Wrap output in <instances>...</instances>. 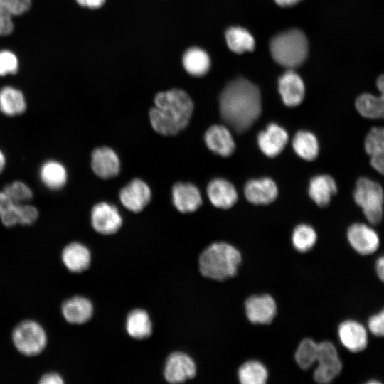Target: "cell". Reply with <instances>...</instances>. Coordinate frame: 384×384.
<instances>
[{
	"instance_id": "cell-1",
	"label": "cell",
	"mask_w": 384,
	"mask_h": 384,
	"mask_svg": "<svg viewBox=\"0 0 384 384\" xmlns=\"http://www.w3.org/2000/svg\"><path fill=\"white\" fill-rule=\"evenodd\" d=\"M220 111L223 121L235 132L247 131L262 112L259 88L245 78L232 80L220 94Z\"/></svg>"
},
{
	"instance_id": "cell-2",
	"label": "cell",
	"mask_w": 384,
	"mask_h": 384,
	"mask_svg": "<svg viewBox=\"0 0 384 384\" xmlns=\"http://www.w3.org/2000/svg\"><path fill=\"white\" fill-rule=\"evenodd\" d=\"M155 106L149 111L153 129L162 135H175L184 129L193 112V102L183 90L172 89L159 92Z\"/></svg>"
},
{
	"instance_id": "cell-3",
	"label": "cell",
	"mask_w": 384,
	"mask_h": 384,
	"mask_svg": "<svg viewBox=\"0 0 384 384\" xmlns=\"http://www.w3.org/2000/svg\"><path fill=\"white\" fill-rule=\"evenodd\" d=\"M241 261L236 247L223 242H214L201 253L198 268L203 277L223 281L236 274Z\"/></svg>"
},
{
	"instance_id": "cell-4",
	"label": "cell",
	"mask_w": 384,
	"mask_h": 384,
	"mask_svg": "<svg viewBox=\"0 0 384 384\" xmlns=\"http://www.w3.org/2000/svg\"><path fill=\"white\" fill-rule=\"evenodd\" d=\"M270 51L277 63L287 68H294L300 65L307 56V39L301 31L292 29L272 39Z\"/></svg>"
},
{
	"instance_id": "cell-5",
	"label": "cell",
	"mask_w": 384,
	"mask_h": 384,
	"mask_svg": "<svg viewBox=\"0 0 384 384\" xmlns=\"http://www.w3.org/2000/svg\"><path fill=\"white\" fill-rule=\"evenodd\" d=\"M353 198L371 224H378L383 218V191L381 186L366 177L358 179Z\"/></svg>"
},
{
	"instance_id": "cell-6",
	"label": "cell",
	"mask_w": 384,
	"mask_h": 384,
	"mask_svg": "<svg viewBox=\"0 0 384 384\" xmlns=\"http://www.w3.org/2000/svg\"><path fill=\"white\" fill-rule=\"evenodd\" d=\"M15 348L23 355L40 354L47 345V335L43 327L33 320H25L16 325L11 335Z\"/></svg>"
},
{
	"instance_id": "cell-7",
	"label": "cell",
	"mask_w": 384,
	"mask_h": 384,
	"mask_svg": "<svg viewBox=\"0 0 384 384\" xmlns=\"http://www.w3.org/2000/svg\"><path fill=\"white\" fill-rule=\"evenodd\" d=\"M38 218V210L36 206L30 203H17L0 191V220L5 227L31 225Z\"/></svg>"
},
{
	"instance_id": "cell-8",
	"label": "cell",
	"mask_w": 384,
	"mask_h": 384,
	"mask_svg": "<svg viewBox=\"0 0 384 384\" xmlns=\"http://www.w3.org/2000/svg\"><path fill=\"white\" fill-rule=\"evenodd\" d=\"M316 362L318 365L314 373L315 381L329 383L339 375L342 363L337 350L330 341L318 343Z\"/></svg>"
},
{
	"instance_id": "cell-9",
	"label": "cell",
	"mask_w": 384,
	"mask_h": 384,
	"mask_svg": "<svg viewBox=\"0 0 384 384\" xmlns=\"http://www.w3.org/2000/svg\"><path fill=\"white\" fill-rule=\"evenodd\" d=\"M90 222L97 233L107 235L119 230L122 218L116 206L107 202H100L92 208Z\"/></svg>"
},
{
	"instance_id": "cell-10",
	"label": "cell",
	"mask_w": 384,
	"mask_h": 384,
	"mask_svg": "<svg viewBox=\"0 0 384 384\" xmlns=\"http://www.w3.org/2000/svg\"><path fill=\"white\" fill-rule=\"evenodd\" d=\"M196 374V365L187 353L175 351L166 360L164 377L170 383H183L193 378Z\"/></svg>"
},
{
	"instance_id": "cell-11",
	"label": "cell",
	"mask_w": 384,
	"mask_h": 384,
	"mask_svg": "<svg viewBox=\"0 0 384 384\" xmlns=\"http://www.w3.org/2000/svg\"><path fill=\"white\" fill-rule=\"evenodd\" d=\"M151 191L149 186L140 178H134L119 191L122 204L134 213L142 211L149 203Z\"/></svg>"
},
{
	"instance_id": "cell-12",
	"label": "cell",
	"mask_w": 384,
	"mask_h": 384,
	"mask_svg": "<svg viewBox=\"0 0 384 384\" xmlns=\"http://www.w3.org/2000/svg\"><path fill=\"white\" fill-rule=\"evenodd\" d=\"M245 309L247 319L253 324H270L277 312L276 302L269 294L250 297L245 301Z\"/></svg>"
},
{
	"instance_id": "cell-13",
	"label": "cell",
	"mask_w": 384,
	"mask_h": 384,
	"mask_svg": "<svg viewBox=\"0 0 384 384\" xmlns=\"http://www.w3.org/2000/svg\"><path fill=\"white\" fill-rule=\"evenodd\" d=\"M347 238L351 246L361 255H370L379 246L378 233L363 223L352 224L347 230Z\"/></svg>"
},
{
	"instance_id": "cell-14",
	"label": "cell",
	"mask_w": 384,
	"mask_h": 384,
	"mask_svg": "<svg viewBox=\"0 0 384 384\" xmlns=\"http://www.w3.org/2000/svg\"><path fill=\"white\" fill-rule=\"evenodd\" d=\"M90 165L94 174L102 179L114 177L120 171V161L117 154L107 146L97 147L92 151Z\"/></svg>"
},
{
	"instance_id": "cell-15",
	"label": "cell",
	"mask_w": 384,
	"mask_h": 384,
	"mask_svg": "<svg viewBox=\"0 0 384 384\" xmlns=\"http://www.w3.org/2000/svg\"><path fill=\"white\" fill-rule=\"evenodd\" d=\"M289 136L287 131L276 123H270L258 133L257 144L261 151L268 157H275L285 147Z\"/></svg>"
},
{
	"instance_id": "cell-16",
	"label": "cell",
	"mask_w": 384,
	"mask_h": 384,
	"mask_svg": "<svg viewBox=\"0 0 384 384\" xmlns=\"http://www.w3.org/2000/svg\"><path fill=\"white\" fill-rule=\"evenodd\" d=\"M244 193L251 203L266 205L276 199L278 188L272 178L263 177L248 181L245 186Z\"/></svg>"
},
{
	"instance_id": "cell-17",
	"label": "cell",
	"mask_w": 384,
	"mask_h": 384,
	"mask_svg": "<svg viewBox=\"0 0 384 384\" xmlns=\"http://www.w3.org/2000/svg\"><path fill=\"white\" fill-rule=\"evenodd\" d=\"M338 337L342 345L348 351L357 353L366 348L368 334L366 328L354 320L343 321L338 326Z\"/></svg>"
},
{
	"instance_id": "cell-18",
	"label": "cell",
	"mask_w": 384,
	"mask_h": 384,
	"mask_svg": "<svg viewBox=\"0 0 384 384\" xmlns=\"http://www.w3.org/2000/svg\"><path fill=\"white\" fill-rule=\"evenodd\" d=\"M204 141L211 151L223 157L230 156L235 149L232 134L223 125L210 126L205 132Z\"/></svg>"
},
{
	"instance_id": "cell-19",
	"label": "cell",
	"mask_w": 384,
	"mask_h": 384,
	"mask_svg": "<svg viewBox=\"0 0 384 384\" xmlns=\"http://www.w3.org/2000/svg\"><path fill=\"white\" fill-rule=\"evenodd\" d=\"M172 201L176 208L183 213L196 211L202 204L198 188L191 183L178 182L173 186Z\"/></svg>"
},
{
	"instance_id": "cell-20",
	"label": "cell",
	"mask_w": 384,
	"mask_h": 384,
	"mask_svg": "<svg viewBox=\"0 0 384 384\" xmlns=\"http://www.w3.org/2000/svg\"><path fill=\"white\" fill-rule=\"evenodd\" d=\"M278 90L284 104L288 107L299 105L304 100L305 87L300 76L288 70L279 79Z\"/></svg>"
},
{
	"instance_id": "cell-21",
	"label": "cell",
	"mask_w": 384,
	"mask_h": 384,
	"mask_svg": "<svg viewBox=\"0 0 384 384\" xmlns=\"http://www.w3.org/2000/svg\"><path fill=\"white\" fill-rule=\"evenodd\" d=\"M93 305L90 300L82 296H75L66 299L62 304L63 318L72 324L87 322L93 315Z\"/></svg>"
},
{
	"instance_id": "cell-22",
	"label": "cell",
	"mask_w": 384,
	"mask_h": 384,
	"mask_svg": "<svg viewBox=\"0 0 384 384\" xmlns=\"http://www.w3.org/2000/svg\"><path fill=\"white\" fill-rule=\"evenodd\" d=\"M206 191L211 203L218 208H230L238 200V196L235 188L224 178L213 179L208 183Z\"/></svg>"
},
{
	"instance_id": "cell-23",
	"label": "cell",
	"mask_w": 384,
	"mask_h": 384,
	"mask_svg": "<svg viewBox=\"0 0 384 384\" xmlns=\"http://www.w3.org/2000/svg\"><path fill=\"white\" fill-rule=\"evenodd\" d=\"M38 176L42 184L51 191L63 188L68 180L66 166L56 159L44 161L38 170Z\"/></svg>"
},
{
	"instance_id": "cell-24",
	"label": "cell",
	"mask_w": 384,
	"mask_h": 384,
	"mask_svg": "<svg viewBox=\"0 0 384 384\" xmlns=\"http://www.w3.org/2000/svg\"><path fill=\"white\" fill-rule=\"evenodd\" d=\"M61 258L63 265L69 271L80 273L90 267L91 252L85 245L73 242L63 248Z\"/></svg>"
},
{
	"instance_id": "cell-25",
	"label": "cell",
	"mask_w": 384,
	"mask_h": 384,
	"mask_svg": "<svg viewBox=\"0 0 384 384\" xmlns=\"http://www.w3.org/2000/svg\"><path fill=\"white\" fill-rule=\"evenodd\" d=\"M337 192L334 179L327 175L321 174L313 177L309 184L308 193L310 198L320 207H325Z\"/></svg>"
},
{
	"instance_id": "cell-26",
	"label": "cell",
	"mask_w": 384,
	"mask_h": 384,
	"mask_svg": "<svg viewBox=\"0 0 384 384\" xmlns=\"http://www.w3.org/2000/svg\"><path fill=\"white\" fill-rule=\"evenodd\" d=\"M27 108L26 100L21 90L11 86L0 90V112L6 117L23 114Z\"/></svg>"
},
{
	"instance_id": "cell-27",
	"label": "cell",
	"mask_w": 384,
	"mask_h": 384,
	"mask_svg": "<svg viewBox=\"0 0 384 384\" xmlns=\"http://www.w3.org/2000/svg\"><path fill=\"white\" fill-rule=\"evenodd\" d=\"M125 328L129 336L139 340L149 337L152 333L150 316L142 309H134L128 314Z\"/></svg>"
},
{
	"instance_id": "cell-28",
	"label": "cell",
	"mask_w": 384,
	"mask_h": 384,
	"mask_svg": "<svg viewBox=\"0 0 384 384\" xmlns=\"http://www.w3.org/2000/svg\"><path fill=\"white\" fill-rule=\"evenodd\" d=\"M292 145L295 153L304 160L313 161L318 156L319 146L317 138L309 131L297 132L292 139Z\"/></svg>"
},
{
	"instance_id": "cell-29",
	"label": "cell",
	"mask_w": 384,
	"mask_h": 384,
	"mask_svg": "<svg viewBox=\"0 0 384 384\" xmlns=\"http://www.w3.org/2000/svg\"><path fill=\"white\" fill-rule=\"evenodd\" d=\"M183 65L191 75L201 77L206 74L210 65L208 53L199 48H191L183 56Z\"/></svg>"
},
{
	"instance_id": "cell-30",
	"label": "cell",
	"mask_w": 384,
	"mask_h": 384,
	"mask_svg": "<svg viewBox=\"0 0 384 384\" xmlns=\"http://www.w3.org/2000/svg\"><path fill=\"white\" fill-rule=\"evenodd\" d=\"M225 39L229 48L236 53L252 51L255 48L253 36L241 27H230L225 32Z\"/></svg>"
},
{
	"instance_id": "cell-31",
	"label": "cell",
	"mask_w": 384,
	"mask_h": 384,
	"mask_svg": "<svg viewBox=\"0 0 384 384\" xmlns=\"http://www.w3.org/2000/svg\"><path fill=\"white\" fill-rule=\"evenodd\" d=\"M238 377L242 384H264L267 380L268 372L261 362L251 360L239 368Z\"/></svg>"
},
{
	"instance_id": "cell-32",
	"label": "cell",
	"mask_w": 384,
	"mask_h": 384,
	"mask_svg": "<svg viewBox=\"0 0 384 384\" xmlns=\"http://www.w3.org/2000/svg\"><path fill=\"white\" fill-rule=\"evenodd\" d=\"M356 108L359 114L366 118L381 119L384 111L383 96L362 94L356 100Z\"/></svg>"
},
{
	"instance_id": "cell-33",
	"label": "cell",
	"mask_w": 384,
	"mask_h": 384,
	"mask_svg": "<svg viewBox=\"0 0 384 384\" xmlns=\"http://www.w3.org/2000/svg\"><path fill=\"white\" fill-rule=\"evenodd\" d=\"M317 235L309 225H298L293 230L292 242L294 247L299 252H306L316 244Z\"/></svg>"
},
{
	"instance_id": "cell-34",
	"label": "cell",
	"mask_w": 384,
	"mask_h": 384,
	"mask_svg": "<svg viewBox=\"0 0 384 384\" xmlns=\"http://www.w3.org/2000/svg\"><path fill=\"white\" fill-rule=\"evenodd\" d=\"M318 343L311 338H305L299 343L296 352L295 360L302 369L309 368L316 360Z\"/></svg>"
},
{
	"instance_id": "cell-35",
	"label": "cell",
	"mask_w": 384,
	"mask_h": 384,
	"mask_svg": "<svg viewBox=\"0 0 384 384\" xmlns=\"http://www.w3.org/2000/svg\"><path fill=\"white\" fill-rule=\"evenodd\" d=\"M2 191L17 203H30L33 198L31 187L21 181H14L6 184Z\"/></svg>"
},
{
	"instance_id": "cell-36",
	"label": "cell",
	"mask_w": 384,
	"mask_h": 384,
	"mask_svg": "<svg viewBox=\"0 0 384 384\" xmlns=\"http://www.w3.org/2000/svg\"><path fill=\"white\" fill-rule=\"evenodd\" d=\"M364 146L368 154L372 156H384V131L383 127H373L367 134Z\"/></svg>"
},
{
	"instance_id": "cell-37",
	"label": "cell",
	"mask_w": 384,
	"mask_h": 384,
	"mask_svg": "<svg viewBox=\"0 0 384 384\" xmlns=\"http://www.w3.org/2000/svg\"><path fill=\"white\" fill-rule=\"evenodd\" d=\"M31 6V0H0V13L20 16Z\"/></svg>"
},
{
	"instance_id": "cell-38",
	"label": "cell",
	"mask_w": 384,
	"mask_h": 384,
	"mask_svg": "<svg viewBox=\"0 0 384 384\" xmlns=\"http://www.w3.org/2000/svg\"><path fill=\"white\" fill-rule=\"evenodd\" d=\"M18 71V60L10 50L0 51V76L14 75Z\"/></svg>"
},
{
	"instance_id": "cell-39",
	"label": "cell",
	"mask_w": 384,
	"mask_h": 384,
	"mask_svg": "<svg viewBox=\"0 0 384 384\" xmlns=\"http://www.w3.org/2000/svg\"><path fill=\"white\" fill-rule=\"evenodd\" d=\"M369 331L376 336H383L384 334L383 311L371 316L368 321Z\"/></svg>"
},
{
	"instance_id": "cell-40",
	"label": "cell",
	"mask_w": 384,
	"mask_h": 384,
	"mask_svg": "<svg viewBox=\"0 0 384 384\" xmlns=\"http://www.w3.org/2000/svg\"><path fill=\"white\" fill-rule=\"evenodd\" d=\"M14 29L11 16L4 13H0V36H7L10 35Z\"/></svg>"
},
{
	"instance_id": "cell-41",
	"label": "cell",
	"mask_w": 384,
	"mask_h": 384,
	"mask_svg": "<svg viewBox=\"0 0 384 384\" xmlns=\"http://www.w3.org/2000/svg\"><path fill=\"white\" fill-rule=\"evenodd\" d=\"M39 383L41 384H62L64 380L60 374L51 372L44 374L41 378Z\"/></svg>"
},
{
	"instance_id": "cell-42",
	"label": "cell",
	"mask_w": 384,
	"mask_h": 384,
	"mask_svg": "<svg viewBox=\"0 0 384 384\" xmlns=\"http://www.w3.org/2000/svg\"><path fill=\"white\" fill-rule=\"evenodd\" d=\"M77 3L82 6L89 9H98L101 7L105 0H75Z\"/></svg>"
},
{
	"instance_id": "cell-43",
	"label": "cell",
	"mask_w": 384,
	"mask_h": 384,
	"mask_svg": "<svg viewBox=\"0 0 384 384\" xmlns=\"http://www.w3.org/2000/svg\"><path fill=\"white\" fill-rule=\"evenodd\" d=\"M383 156H377L370 157V164L380 174H383Z\"/></svg>"
},
{
	"instance_id": "cell-44",
	"label": "cell",
	"mask_w": 384,
	"mask_h": 384,
	"mask_svg": "<svg viewBox=\"0 0 384 384\" xmlns=\"http://www.w3.org/2000/svg\"><path fill=\"white\" fill-rule=\"evenodd\" d=\"M375 270L378 277L383 281L384 278V258L379 257L375 263Z\"/></svg>"
},
{
	"instance_id": "cell-45",
	"label": "cell",
	"mask_w": 384,
	"mask_h": 384,
	"mask_svg": "<svg viewBox=\"0 0 384 384\" xmlns=\"http://www.w3.org/2000/svg\"><path fill=\"white\" fill-rule=\"evenodd\" d=\"M276 3L281 6H291L301 0H274Z\"/></svg>"
},
{
	"instance_id": "cell-46",
	"label": "cell",
	"mask_w": 384,
	"mask_h": 384,
	"mask_svg": "<svg viewBox=\"0 0 384 384\" xmlns=\"http://www.w3.org/2000/svg\"><path fill=\"white\" fill-rule=\"evenodd\" d=\"M6 166V157L4 152L0 149V174L4 171Z\"/></svg>"
},
{
	"instance_id": "cell-47",
	"label": "cell",
	"mask_w": 384,
	"mask_h": 384,
	"mask_svg": "<svg viewBox=\"0 0 384 384\" xmlns=\"http://www.w3.org/2000/svg\"><path fill=\"white\" fill-rule=\"evenodd\" d=\"M376 84H377L378 89L381 92V95H383V88H384V79H383V75H380L378 78Z\"/></svg>"
}]
</instances>
